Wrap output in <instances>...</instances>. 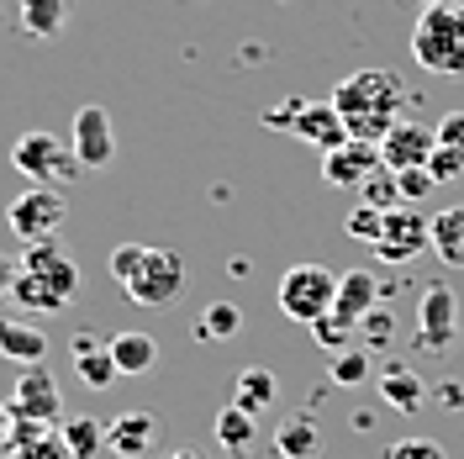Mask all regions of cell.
Here are the masks:
<instances>
[{
	"label": "cell",
	"mask_w": 464,
	"mask_h": 459,
	"mask_svg": "<svg viewBox=\"0 0 464 459\" xmlns=\"http://www.w3.org/2000/svg\"><path fill=\"white\" fill-rule=\"evenodd\" d=\"M359 196H364V206H375V211H391V206H401V174L385 170L380 164L364 185H359Z\"/></svg>",
	"instance_id": "28"
},
{
	"label": "cell",
	"mask_w": 464,
	"mask_h": 459,
	"mask_svg": "<svg viewBox=\"0 0 464 459\" xmlns=\"http://www.w3.org/2000/svg\"><path fill=\"white\" fill-rule=\"evenodd\" d=\"M428 174H433L438 185H443V180H459V174H464V159H459V153H449V148H433Z\"/></svg>",
	"instance_id": "38"
},
{
	"label": "cell",
	"mask_w": 464,
	"mask_h": 459,
	"mask_svg": "<svg viewBox=\"0 0 464 459\" xmlns=\"http://www.w3.org/2000/svg\"><path fill=\"white\" fill-rule=\"evenodd\" d=\"M301 106H306V101H285V106H275V112L264 116V122H269V127H295V116H301Z\"/></svg>",
	"instance_id": "39"
},
{
	"label": "cell",
	"mask_w": 464,
	"mask_h": 459,
	"mask_svg": "<svg viewBox=\"0 0 464 459\" xmlns=\"http://www.w3.org/2000/svg\"><path fill=\"white\" fill-rule=\"evenodd\" d=\"M106 444H111L121 459H143L153 444H159V423L153 412H121L111 428H106Z\"/></svg>",
	"instance_id": "17"
},
{
	"label": "cell",
	"mask_w": 464,
	"mask_h": 459,
	"mask_svg": "<svg viewBox=\"0 0 464 459\" xmlns=\"http://www.w3.org/2000/svg\"><path fill=\"white\" fill-rule=\"evenodd\" d=\"M0 359H11V365H43L48 359V333L27 322V317H0Z\"/></svg>",
	"instance_id": "14"
},
{
	"label": "cell",
	"mask_w": 464,
	"mask_h": 459,
	"mask_svg": "<svg viewBox=\"0 0 464 459\" xmlns=\"http://www.w3.org/2000/svg\"><path fill=\"white\" fill-rule=\"evenodd\" d=\"M169 459H201V454H196V449H174Z\"/></svg>",
	"instance_id": "41"
},
{
	"label": "cell",
	"mask_w": 464,
	"mask_h": 459,
	"mask_svg": "<svg viewBox=\"0 0 464 459\" xmlns=\"http://www.w3.org/2000/svg\"><path fill=\"white\" fill-rule=\"evenodd\" d=\"M333 106L343 116L348 138L359 143H380L406 112V90L391 69H353L348 80H338L333 90Z\"/></svg>",
	"instance_id": "1"
},
{
	"label": "cell",
	"mask_w": 464,
	"mask_h": 459,
	"mask_svg": "<svg viewBox=\"0 0 464 459\" xmlns=\"http://www.w3.org/2000/svg\"><path fill=\"white\" fill-rule=\"evenodd\" d=\"M237 327H243L237 301H211V307L201 312V322H196V338H206V344H227V338H237Z\"/></svg>",
	"instance_id": "27"
},
{
	"label": "cell",
	"mask_w": 464,
	"mask_h": 459,
	"mask_svg": "<svg viewBox=\"0 0 464 459\" xmlns=\"http://www.w3.org/2000/svg\"><path fill=\"white\" fill-rule=\"evenodd\" d=\"M121 290H127L132 307H169L185 290V259L174 249H148L143 243V259L132 264V275L121 280Z\"/></svg>",
	"instance_id": "6"
},
{
	"label": "cell",
	"mask_w": 464,
	"mask_h": 459,
	"mask_svg": "<svg viewBox=\"0 0 464 459\" xmlns=\"http://www.w3.org/2000/svg\"><path fill=\"white\" fill-rule=\"evenodd\" d=\"M11 170L22 174L27 185H48V190H58L63 180L80 174V159H74V148L63 143L58 132H22V138L11 143Z\"/></svg>",
	"instance_id": "4"
},
{
	"label": "cell",
	"mask_w": 464,
	"mask_h": 459,
	"mask_svg": "<svg viewBox=\"0 0 464 459\" xmlns=\"http://www.w3.org/2000/svg\"><path fill=\"white\" fill-rule=\"evenodd\" d=\"M280 312L290 322H301V327H312L322 317L333 312V301H338V275L327 269V264H295L280 275Z\"/></svg>",
	"instance_id": "5"
},
{
	"label": "cell",
	"mask_w": 464,
	"mask_h": 459,
	"mask_svg": "<svg viewBox=\"0 0 464 459\" xmlns=\"http://www.w3.org/2000/svg\"><path fill=\"white\" fill-rule=\"evenodd\" d=\"M370 380V348H343L333 359V386H364Z\"/></svg>",
	"instance_id": "31"
},
{
	"label": "cell",
	"mask_w": 464,
	"mask_h": 459,
	"mask_svg": "<svg viewBox=\"0 0 464 459\" xmlns=\"http://www.w3.org/2000/svg\"><path fill=\"white\" fill-rule=\"evenodd\" d=\"M22 32L37 37V43H48L58 32L69 27V16H74V0H22Z\"/></svg>",
	"instance_id": "21"
},
{
	"label": "cell",
	"mask_w": 464,
	"mask_h": 459,
	"mask_svg": "<svg viewBox=\"0 0 464 459\" xmlns=\"http://www.w3.org/2000/svg\"><path fill=\"white\" fill-rule=\"evenodd\" d=\"M353 333H359V327H353V322H343L338 312H327L322 322H312V338H317L322 348H333V354H343V348L353 344Z\"/></svg>",
	"instance_id": "32"
},
{
	"label": "cell",
	"mask_w": 464,
	"mask_h": 459,
	"mask_svg": "<svg viewBox=\"0 0 464 459\" xmlns=\"http://www.w3.org/2000/svg\"><path fill=\"white\" fill-rule=\"evenodd\" d=\"M11 280H16V259L0 254V296H11Z\"/></svg>",
	"instance_id": "40"
},
{
	"label": "cell",
	"mask_w": 464,
	"mask_h": 459,
	"mask_svg": "<svg viewBox=\"0 0 464 459\" xmlns=\"http://www.w3.org/2000/svg\"><path fill=\"white\" fill-rule=\"evenodd\" d=\"M11 296H16L27 312H43V317L63 312V307H74V301H80V264L58 249V238L22 243Z\"/></svg>",
	"instance_id": "2"
},
{
	"label": "cell",
	"mask_w": 464,
	"mask_h": 459,
	"mask_svg": "<svg viewBox=\"0 0 464 459\" xmlns=\"http://www.w3.org/2000/svg\"><path fill=\"white\" fill-rule=\"evenodd\" d=\"M422 249H433V217L417 211V206H406V201L391 206V211H385V228H380L375 254L385 259V264H411Z\"/></svg>",
	"instance_id": "8"
},
{
	"label": "cell",
	"mask_w": 464,
	"mask_h": 459,
	"mask_svg": "<svg viewBox=\"0 0 464 459\" xmlns=\"http://www.w3.org/2000/svg\"><path fill=\"white\" fill-rule=\"evenodd\" d=\"M63 217H69V206H63V196H58V190H48V185H27L16 201L5 206V222H11V232H16L22 243L58 238Z\"/></svg>",
	"instance_id": "7"
},
{
	"label": "cell",
	"mask_w": 464,
	"mask_h": 459,
	"mask_svg": "<svg viewBox=\"0 0 464 459\" xmlns=\"http://www.w3.org/2000/svg\"><path fill=\"white\" fill-rule=\"evenodd\" d=\"M69 148H74L80 170H111V159H116L111 116L101 112V106H80L74 112V127H69Z\"/></svg>",
	"instance_id": "11"
},
{
	"label": "cell",
	"mask_w": 464,
	"mask_h": 459,
	"mask_svg": "<svg viewBox=\"0 0 464 459\" xmlns=\"http://www.w3.org/2000/svg\"><path fill=\"white\" fill-rule=\"evenodd\" d=\"M433 254L464 269V206H443L433 217Z\"/></svg>",
	"instance_id": "26"
},
{
	"label": "cell",
	"mask_w": 464,
	"mask_h": 459,
	"mask_svg": "<svg viewBox=\"0 0 464 459\" xmlns=\"http://www.w3.org/2000/svg\"><path fill=\"white\" fill-rule=\"evenodd\" d=\"M385 459H443V444L433 438H401V444H391Z\"/></svg>",
	"instance_id": "34"
},
{
	"label": "cell",
	"mask_w": 464,
	"mask_h": 459,
	"mask_svg": "<svg viewBox=\"0 0 464 459\" xmlns=\"http://www.w3.org/2000/svg\"><path fill=\"white\" fill-rule=\"evenodd\" d=\"M380 164L385 170H396V174H406V170H428V159H433V148H438V132L433 127H422V122H396L385 138H380Z\"/></svg>",
	"instance_id": "12"
},
{
	"label": "cell",
	"mask_w": 464,
	"mask_h": 459,
	"mask_svg": "<svg viewBox=\"0 0 464 459\" xmlns=\"http://www.w3.org/2000/svg\"><path fill=\"white\" fill-rule=\"evenodd\" d=\"M438 148H449V153H459L464 159V112H449V116H438Z\"/></svg>",
	"instance_id": "35"
},
{
	"label": "cell",
	"mask_w": 464,
	"mask_h": 459,
	"mask_svg": "<svg viewBox=\"0 0 464 459\" xmlns=\"http://www.w3.org/2000/svg\"><path fill=\"white\" fill-rule=\"evenodd\" d=\"M380 228H385V211H375V206H359V211L348 217V232H353L359 243H370V249L380 243Z\"/></svg>",
	"instance_id": "33"
},
{
	"label": "cell",
	"mask_w": 464,
	"mask_h": 459,
	"mask_svg": "<svg viewBox=\"0 0 464 459\" xmlns=\"http://www.w3.org/2000/svg\"><path fill=\"white\" fill-rule=\"evenodd\" d=\"M375 170H380V148L375 143H359V138H348L343 148L322 153V180H327L333 190H359Z\"/></svg>",
	"instance_id": "13"
},
{
	"label": "cell",
	"mask_w": 464,
	"mask_h": 459,
	"mask_svg": "<svg viewBox=\"0 0 464 459\" xmlns=\"http://www.w3.org/2000/svg\"><path fill=\"white\" fill-rule=\"evenodd\" d=\"M22 423V417H16ZM27 449H22V459H74L69 454V444L58 438V428H43V423H27Z\"/></svg>",
	"instance_id": "29"
},
{
	"label": "cell",
	"mask_w": 464,
	"mask_h": 459,
	"mask_svg": "<svg viewBox=\"0 0 464 459\" xmlns=\"http://www.w3.org/2000/svg\"><path fill=\"white\" fill-rule=\"evenodd\" d=\"M433 190H438V180H433L428 170H406V174H401V201H406V206L428 201Z\"/></svg>",
	"instance_id": "36"
},
{
	"label": "cell",
	"mask_w": 464,
	"mask_h": 459,
	"mask_svg": "<svg viewBox=\"0 0 464 459\" xmlns=\"http://www.w3.org/2000/svg\"><path fill=\"white\" fill-rule=\"evenodd\" d=\"M290 132H295L301 143L322 148V153H333V148H343V143H348V127H343V116H338V106H333V101H327V106H317V101H306Z\"/></svg>",
	"instance_id": "15"
},
{
	"label": "cell",
	"mask_w": 464,
	"mask_h": 459,
	"mask_svg": "<svg viewBox=\"0 0 464 459\" xmlns=\"http://www.w3.org/2000/svg\"><path fill=\"white\" fill-rule=\"evenodd\" d=\"M417 5H438V0H417Z\"/></svg>",
	"instance_id": "42"
},
{
	"label": "cell",
	"mask_w": 464,
	"mask_h": 459,
	"mask_svg": "<svg viewBox=\"0 0 464 459\" xmlns=\"http://www.w3.org/2000/svg\"><path fill=\"white\" fill-rule=\"evenodd\" d=\"M411 58L438 80H459L464 74V0L422 5V16L411 27Z\"/></svg>",
	"instance_id": "3"
},
{
	"label": "cell",
	"mask_w": 464,
	"mask_h": 459,
	"mask_svg": "<svg viewBox=\"0 0 464 459\" xmlns=\"http://www.w3.org/2000/svg\"><path fill=\"white\" fill-rule=\"evenodd\" d=\"M454 333H459V296L449 286H422V301H417V348L449 354Z\"/></svg>",
	"instance_id": "10"
},
{
	"label": "cell",
	"mask_w": 464,
	"mask_h": 459,
	"mask_svg": "<svg viewBox=\"0 0 464 459\" xmlns=\"http://www.w3.org/2000/svg\"><path fill=\"white\" fill-rule=\"evenodd\" d=\"M380 380V396L396 406V412H406V417H417L422 412V402H428V386H422V375L406 370V365H391L385 375H375Z\"/></svg>",
	"instance_id": "20"
},
{
	"label": "cell",
	"mask_w": 464,
	"mask_h": 459,
	"mask_svg": "<svg viewBox=\"0 0 464 459\" xmlns=\"http://www.w3.org/2000/svg\"><path fill=\"white\" fill-rule=\"evenodd\" d=\"M11 417H22V423H43V428H58V417H63V396H58V380H53L48 365H27V370L16 375Z\"/></svg>",
	"instance_id": "9"
},
{
	"label": "cell",
	"mask_w": 464,
	"mask_h": 459,
	"mask_svg": "<svg viewBox=\"0 0 464 459\" xmlns=\"http://www.w3.org/2000/svg\"><path fill=\"white\" fill-rule=\"evenodd\" d=\"M211 438L227 449V454H248L254 449V438H259V423H254V412H243V406H222L217 412V423H211Z\"/></svg>",
	"instance_id": "24"
},
{
	"label": "cell",
	"mask_w": 464,
	"mask_h": 459,
	"mask_svg": "<svg viewBox=\"0 0 464 459\" xmlns=\"http://www.w3.org/2000/svg\"><path fill=\"white\" fill-rule=\"evenodd\" d=\"M74 370H80V380H85L90 391H111V380H121V370H116V359H111V344H101L90 333L74 344Z\"/></svg>",
	"instance_id": "19"
},
{
	"label": "cell",
	"mask_w": 464,
	"mask_h": 459,
	"mask_svg": "<svg viewBox=\"0 0 464 459\" xmlns=\"http://www.w3.org/2000/svg\"><path fill=\"white\" fill-rule=\"evenodd\" d=\"M138 259H143V243H116V249H111L106 269H111V280H116V286H121V280L132 275V264H138Z\"/></svg>",
	"instance_id": "37"
},
{
	"label": "cell",
	"mask_w": 464,
	"mask_h": 459,
	"mask_svg": "<svg viewBox=\"0 0 464 459\" xmlns=\"http://www.w3.org/2000/svg\"><path fill=\"white\" fill-rule=\"evenodd\" d=\"M391 338H396V317L385 312V307H375V312H364V322H359V348H391Z\"/></svg>",
	"instance_id": "30"
},
{
	"label": "cell",
	"mask_w": 464,
	"mask_h": 459,
	"mask_svg": "<svg viewBox=\"0 0 464 459\" xmlns=\"http://www.w3.org/2000/svg\"><path fill=\"white\" fill-rule=\"evenodd\" d=\"M58 438L69 444L74 459H101V449H106V423L101 417H85V412H69V417H58Z\"/></svg>",
	"instance_id": "22"
},
{
	"label": "cell",
	"mask_w": 464,
	"mask_h": 459,
	"mask_svg": "<svg viewBox=\"0 0 464 459\" xmlns=\"http://www.w3.org/2000/svg\"><path fill=\"white\" fill-rule=\"evenodd\" d=\"M380 296H385V290L375 286V275H370V269H348V275H338V301H333V312L359 327L364 312H375V307H380Z\"/></svg>",
	"instance_id": "16"
},
{
	"label": "cell",
	"mask_w": 464,
	"mask_h": 459,
	"mask_svg": "<svg viewBox=\"0 0 464 459\" xmlns=\"http://www.w3.org/2000/svg\"><path fill=\"white\" fill-rule=\"evenodd\" d=\"M275 454L280 459H317L322 454V428L301 412V417H285L275 428Z\"/></svg>",
	"instance_id": "23"
},
{
	"label": "cell",
	"mask_w": 464,
	"mask_h": 459,
	"mask_svg": "<svg viewBox=\"0 0 464 459\" xmlns=\"http://www.w3.org/2000/svg\"><path fill=\"white\" fill-rule=\"evenodd\" d=\"M111 344V359L121 375H132V380H143V375H153V365H159V344H153V333H138V327H121L116 338H106Z\"/></svg>",
	"instance_id": "18"
},
{
	"label": "cell",
	"mask_w": 464,
	"mask_h": 459,
	"mask_svg": "<svg viewBox=\"0 0 464 459\" xmlns=\"http://www.w3.org/2000/svg\"><path fill=\"white\" fill-rule=\"evenodd\" d=\"M280 402V380L264 370V365H254V370L237 375V386H232V406H243V412H269V406Z\"/></svg>",
	"instance_id": "25"
}]
</instances>
